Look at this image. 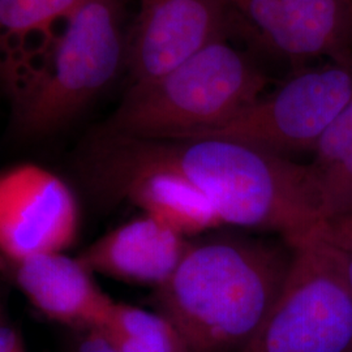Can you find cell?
Here are the masks:
<instances>
[{
    "mask_svg": "<svg viewBox=\"0 0 352 352\" xmlns=\"http://www.w3.org/2000/svg\"><path fill=\"white\" fill-rule=\"evenodd\" d=\"M23 352H24V351H23Z\"/></svg>",
    "mask_w": 352,
    "mask_h": 352,
    "instance_id": "21",
    "label": "cell"
},
{
    "mask_svg": "<svg viewBox=\"0 0 352 352\" xmlns=\"http://www.w3.org/2000/svg\"><path fill=\"white\" fill-rule=\"evenodd\" d=\"M77 352H119L101 330H82V337L78 340Z\"/></svg>",
    "mask_w": 352,
    "mask_h": 352,
    "instance_id": "18",
    "label": "cell"
},
{
    "mask_svg": "<svg viewBox=\"0 0 352 352\" xmlns=\"http://www.w3.org/2000/svg\"><path fill=\"white\" fill-rule=\"evenodd\" d=\"M98 330L119 352H190L167 317L124 302H113L104 325Z\"/></svg>",
    "mask_w": 352,
    "mask_h": 352,
    "instance_id": "14",
    "label": "cell"
},
{
    "mask_svg": "<svg viewBox=\"0 0 352 352\" xmlns=\"http://www.w3.org/2000/svg\"><path fill=\"white\" fill-rule=\"evenodd\" d=\"M189 240L142 214L93 241L77 257L93 274L155 289L173 276Z\"/></svg>",
    "mask_w": 352,
    "mask_h": 352,
    "instance_id": "9",
    "label": "cell"
},
{
    "mask_svg": "<svg viewBox=\"0 0 352 352\" xmlns=\"http://www.w3.org/2000/svg\"><path fill=\"white\" fill-rule=\"evenodd\" d=\"M351 98L352 59L329 60L302 68L225 124L187 139L231 140L292 160L315 151Z\"/></svg>",
    "mask_w": 352,
    "mask_h": 352,
    "instance_id": "6",
    "label": "cell"
},
{
    "mask_svg": "<svg viewBox=\"0 0 352 352\" xmlns=\"http://www.w3.org/2000/svg\"><path fill=\"white\" fill-rule=\"evenodd\" d=\"M84 0H0V47L6 41H24L46 34L67 20Z\"/></svg>",
    "mask_w": 352,
    "mask_h": 352,
    "instance_id": "16",
    "label": "cell"
},
{
    "mask_svg": "<svg viewBox=\"0 0 352 352\" xmlns=\"http://www.w3.org/2000/svg\"><path fill=\"white\" fill-rule=\"evenodd\" d=\"M78 226V202L60 176L36 164L0 171V253L13 265L68 250Z\"/></svg>",
    "mask_w": 352,
    "mask_h": 352,
    "instance_id": "7",
    "label": "cell"
},
{
    "mask_svg": "<svg viewBox=\"0 0 352 352\" xmlns=\"http://www.w3.org/2000/svg\"><path fill=\"white\" fill-rule=\"evenodd\" d=\"M317 58L352 59V0H280Z\"/></svg>",
    "mask_w": 352,
    "mask_h": 352,
    "instance_id": "13",
    "label": "cell"
},
{
    "mask_svg": "<svg viewBox=\"0 0 352 352\" xmlns=\"http://www.w3.org/2000/svg\"><path fill=\"white\" fill-rule=\"evenodd\" d=\"M81 176L164 171L199 190L228 226L261 230L296 244L325 225L309 164L215 138L140 139L100 128L80 162Z\"/></svg>",
    "mask_w": 352,
    "mask_h": 352,
    "instance_id": "1",
    "label": "cell"
},
{
    "mask_svg": "<svg viewBox=\"0 0 352 352\" xmlns=\"http://www.w3.org/2000/svg\"><path fill=\"white\" fill-rule=\"evenodd\" d=\"M321 230L294 244L286 286L240 352H352L351 291Z\"/></svg>",
    "mask_w": 352,
    "mask_h": 352,
    "instance_id": "5",
    "label": "cell"
},
{
    "mask_svg": "<svg viewBox=\"0 0 352 352\" xmlns=\"http://www.w3.org/2000/svg\"><path fill=\"white\" fill-rule=\"evenodd\" d=\"M309 166L321 192L325 222L352 214V98L318 141Z\"/></svg>",
    "mask_w": 352,
    "mask_h": 352,
    "instance_id": "12",
    "label": "cell"
},
{
    "mask_svg": "<svg viewBox=\"0 0 352 352\" xmlns=\"http://www.w3.org/2000/svg\"><path fill=\"white\" fill-rule=\"evenodd\" d=\"M82 180L101 206L135 205L189 239L225 226L212 202L171 173L109 174Z\"/></svg>",
    "mask_w": 352,
    "mask_h": 352,
    "instance_id": "10",
    "label": "cell"
},
{
    "mask_svg": "<svg viewBox=\"0 0 352 352\" xmlns=\"http://www.w3.org/2000/svg\"><path fill=\"white\" fill-rule=\"evenodd\" d=\"M294 257V244L283 238L212 232L189 240L153 304L190 352H240L278 302Z\"/></svg>",
    "mask_w": 352,
    "mask_h": 352,
    "instance_id": "2",
    "label": "cell"
},
{
    "mask_svg": "<svg viewBox=\"0 0 352 352\" xmlns=\"http://www.w3.org/2000/svg\"><path fill=\"white\" fill-rule=\"evenodd\" d=\"M219 0H141L128 62L132 85L168 74L221 38Z\"/></svg>",
    "mask_w": 352,
    "mask_h": 352,
    "instance_id": "8",
    "label": "cell"
},
{
    "mask_svg": "<svg viewBox=\"0 0 352 352\" xmlns=\"http://www.w3.org/2000/svg\"><path fill=\"white\" fill-rule=\"evenodd\" d=\"M321 235L340 250L352 251V214L327 219L321 230Z\"/></svg>",
    "mask_w": 352,
    "mask_h": 352,
    "instance_id": "17",
    "label": "cell"
},
{
    "mask_svg": "<svg viewBox=\"0 0 352 352\" xmlns=\"http://www.w3.org/2000/svg\"><path fill=\"white\" fill-rule=\"evenodd\" d=\"M16 283L39 314L80 330L101 329L111 300L78 257L64 252L39 254L14 264Z\"/></svg>",
    "mask_w": 352,
    "mask_h": 352,
    "instance_id": "11",
    "label": "cell"
},
{
    "mask_svg": "<svg viewBox=\"0 0 352 352\" xmlns=\"http://www.w3.org/2000/svg\"><path fill=\"white\" fill-rule=\"evenodd\" d=\"M123 54L116 0H84L45 62L11 87L17 133L39 139L69 124L113 82Z\"/></svg>",
    "mask_w": 352,
    "mask_h": 352,
    "instance_id": "4",
    "label": "cell"
},
{
    "mask_svg": "<svg viewBox=\"0 0 352 352\" xmlns=\"http://www.w3.org/2000/svg\"><path fill=\"white\" fill-rule=\"evenodd\" d=\"M265 42L294 60L317 58L309 41L294 24L280 0H235Z\"/></svg>",
    "mask_w": 352,
    "mask_h": 352,
    "instance_id": "15",
    "label": "cell"
},
{
    "mask_svg": "<svg viewBox=\"0 0 352 352\" xmlns=\"http://www.w3.org/2000/svg\"><path fill=\"white\" fill-rule=\"evenodd\" d=\"M336 250L338 252L340 266H342L343 274H344V278H346V282L349 285V289H350L352 294V251L340 250L338 247H336Z\"/></svg>",
    "mask_w": 352,
    "mask_h": 352,
    "instance_id": "20",
    "label": "cell"
},
{
    "mask_svg": "<svg viewBox=\"0 0 352 352\" xmlns=\"http://www.w3.org/2000/svg\"><path fill=\"white\" fill-rule=\"evenodd\" d=\"M19 334L0 314V352H23Z\"/></svg>",
    "mask_w": 352,
    "mask_h": 352,
    "instance_id": "19",
    "label": "cell"
},
{
    "mask_svg": "<svg viewBox=\"0 0 352 352\" xmlns=\"http://www.w3.org/2000/svg\"><path fill=\"white\" fill-rule=\"evenodd\" d=\"M265 87L264 74L219 38L160 78L131 85L101 128L140 139H187L235 118Z\"/></svg>",
    "mask_w": 352,
    "mask_h": 352,
    "instance_id": "3",
    "label": "cell"
}]
</instances>
